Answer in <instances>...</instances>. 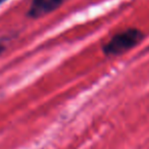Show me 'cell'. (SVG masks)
<instances>
[{
	"instance_id": "obj_2",
	"label": "cell",
	"mask_w": 149,
	"mask_h": 149,
	"mask_svg": "<svg viewBox=\"0 0 149 149\" xmlns=\"http://www.w3.org/2000/svg\"><path fill=\"white\" fill-rule=\"evenodd\" d=\"M63 0H32L28 15L32 17H40L52 13L60 6Z\"/></svg>"
},
{
	"instance_id": "obj_3",
	"label": "cell",
	"mask_w": 149,
	"mask_h": 149,
	"mask_svg": "<svg viewBox=\"0 0 149 149\" xmlns=\"http://www.w3.org/2000/svg\"><path fill=\"white\" fill-rule=\"evenodd\" d=\"M4 1H6V0H0V4H2V3L4 2Z\"/></svg>"
},
{
	"instance_id": "obj_1",
	"label": "cell",
	"mask_w": 149,
	"mask_h": 149,
	"mask_svg": "<svg viewBox=\"0 0 149 149\" xmlns=\"http://www.w3.org/2000/svg\"><path fill=\"white\" fill-rule=\"evenodd\" d=\"M143 34L137 29H127L114 35L104 45L103 52L106 55H120L129 51L142 40Z\"/></svg>"
}]
</instances>
